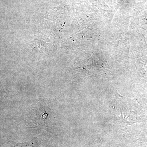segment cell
<instances>
[{"label":"cell","mask_w":147,"mask_h":147,"mask_svg":"<svg viewBox=\"0 0 147 147\" xmlns=\"http://www.w3.org/2000/svg\"><path fill=\"white\" fill-rule=\"evenodd\" d=\"M47 117H48V114L46 113H44L42 115V119L44 120L47 119Z\"/></svg>","instance_id":"cell-1"}]
</instances>
